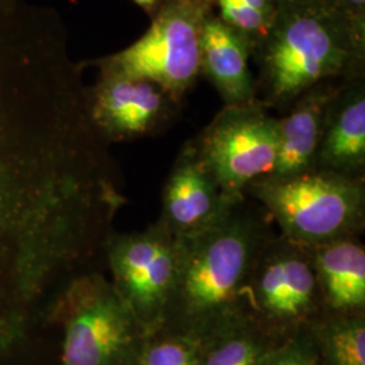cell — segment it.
<instances>
[{"mask_svg": "<svg viewBox=\"0 0 365 365\" xmlns=\"http://www.w3.org/2000/svg\"><path fill=\"white\" fill-rule=\"evenodd\" d=\"M252 58L257 101L283 113L319 83L365 75V53L322 0L279 1L274 25Z\"/></svg>", "mask_w": 365, "mask_h": 365, "instance_id": "obj_3", "label": "cell"}, {"mask_svg": "<svg viewBox=\"0 0 365 365\" xmlns=\"http://www.w3.org/2000/svg\"><path fill=\"white\" fill-rule=\"evenodd\" d=\"M227 26L250 41L255 49L267 37L277 14V0H211Z\"/></svg>", "mask_w": 365, "mask_h": 365, "instance_id": "obj_18", "label": "cell"}, {"mask_svg": "<svg viewBox=\"0 0 365 365\" xmlns=\"http://www.w3.org/2000/svg\"><path fill=\"white\" fill-rule=\"evenodd\" d=\"M267 220L244 199L209 229L179 238V268L164 330L202 341L244 312L255 262L271 238Z\"/></svg>", "mask_w": 365, "mask_h": 365, "instance_id": "obj_2", "label": "cell"}, {"mask_svg": "<svg viewBox=\"0 0 365 365\" xmlns=\"http://www.w3.org/2000/svg\"><path fill=\"white\" fill-rule=\"evenodd\" d=\"M279 118L256 101L225 106L194 143L222 194L240 200L252 184L274 173Z\"/></svg>", "mask_w": 365, "mask_h": 365, "instance_id": "obj_8", "label": "cell"}, {"mask_svg": "<svg viewBox=\"0 0 365 365\" xmlns=\"http://www.w3.org/2000/svg\"><path fill=\"white\" fill-rule=\"evenodd\" d=\"M140 365H200V344L190 336L161 329L145 337Z\"/></svg>", "mask_w": 365, "mask_h": 365, "instance_id": "obj_19", "label": "cell"}, {"mask_svg": "<svg viewBox=\"0 0 365 365\" xmlns=\"http://www.w3.org/2000/svg\"><path fill=\"white\" fill-rule=\"evenodd\" d=\"M314 170L364 179L365 75L346 78L327 107Z\"/></svg>", "mask_w": 365, "mask_h": 365, "instance_id": "obj_12", "label": "cell"}, {"mask_svg": "<svg viewBox=\"0 0 365 365\" xmlns=\"http://www.w3.org/2000/svg\"><path fill=\"white\" fill-rule=\"evenodd\" d=\"M267 218L289 242L313 249L359 237L364 227V179L312 170L289 178H265L252 184Z\"/></svg>", "mask_w": 365, "mask_h": 365, "instance_id": "obj_4", "label": "cell"}, {"mask_svg": "<svg viewBox=\"0 0 365 365\" xmlns=\"http://www.w3.org/2000/svg\"><path fill=\"white\" fill-rule=\"evenodd\" d=\"M54 327L61 333L58 365H140L146 334L99 269L66 286Z\"/></svg>", "mask_w": 365, "mask_h": 365, "instance_id": "obj_5", "label": "cell"}, {"mask_svg": "<svg viewBox=\"0 0 365 365\" xmlns=\"http://www.w3.org/2000/svg\"><path fill=\"white\" fill-rule=\"evenodd\" d=\"M349 27L357 48L365 53V0H322Z\"/></svg>", "mask_w": 365, "mask_h": 365, "instance_id": "obj_21", "label": "cell"}, {"mask_svg": "<svg viewBox=\"0 0 365 365\" xmlns=\"http://www.w3.org/2000/svg\"><path fill=\"white\" fill-rule=\"evenodd\" d=\"M182 102L152 80L99 71L86 87V111L105 144L135 141L164 131L180 113Z\"/></svg>", "mask_w": 365, "mask_h": 365, "instance_id": "obj_10", "label": "cell"}, {"mask_svg": "<svg viewBox=\"0 0 365 365\" xmlns=\"http://www.w3.org/2000/svg\"><path fill=\"white\" fill-rule=\"evenodd\" d=\"M212 11L211 0H164L141 38L86 64L152 80L182 103L200 78L202 33Z\"/></svg>", "mask_w": 365, "mask_h": 365, "instance_id": "obj_6", "label": "cell"}, {"mask_svg": "<svg viewBox=\"0 0 365 365\" xmlns=\"http://www.w3.org/2000/svg\"><path fill=\"white\" fill-rule=\"evenodd\" d=\"M123 194L66 48L0 9V365L54 327L78 274L96 271Z\"/></svg>", "mask_w": 365, "mask_h": 365, "instance_id": "obj_1", "label": "cell"}, {"mask_svg": "<svg viewBox=\"0 0 365 365\" xmlns=\"http://www.w3.org/2000/svg\"><path fill=\"white\" fill-rule=\"evenodd\" d=\"M346 78L327 80L300 95L279 118L277 157L271 178L314 170L327 107Z\"/></svg>", "mask_w": 365, "mask_h": 365, "instance_id": "obj_14", "label": "cell"}, {"mask_svg": "<svg viewBox=\"0 0 365 365\" xmlns=\"http://www.w3.org/2000/svg\"><path fill=\"white\" fill-rule=\"evenodd\" d=\"M103 255L113 287L145 334L161 330L178 277L179 238L156 222L141 232H113Z\"/></svg>", "mask_w": 365, "mask_h": 365, "instance_id": "obj_9", "label": "cell"}, {"mask_svg": "<svg viewBox=\"0 0 365 365\" xmlns=\"http://www.w3.org/2000/svg\"><path fill=\"white\" fill-rule=\"evenodd\" d=\"M306 330L322 365H365V314H324Z\"/></svg>", "mask_w": 365, "mask_h": 365, "instance_id": "obj_17", "label": "cell"}, {"mask_svg": "<svg viewBox=\"0 0 365 365\" xmlns=\"http://www.w3.org/2000/svg\"><path fill=\"white\" fill-rule=\"evenodd\" d=\"M325 314H365V248L359 237L310 249Z\"/></svg>", "mask_w": 365, "mask_h": 365, "instance_id": "obj_15", "label": "cell"}, {"mask_svg": "<svg viewBox=\"0 0 365 365\" xmlns=\"http://www.w3.org/2000/svg\"><path fill=\"white\" fill-rule=\"evenodd\" d=\"M253 48L245 36L222 22L215 10L206 18L200 42V76L209 80L225 106L257 101L256 78L250 71Z\"/></svg>", "mask_w": 365, "mask_h": 365, "instance_id": "obj_13", "label": "cell"}, {"mask_svg": "<svg viewBox=\"0 0 365 365\" xmlns=\"http://www.w3.org/2000/svg\"><path fill=\"white\" fill-rule=\"evenodd\" d=\"M131 1H134L141 10H144L145 13L152 18L164 0H131Z\"/></svg>", "mask_w": 365, "mask_h": 365, "instance_id": "obj_22", "label": "cell"}, {"mask_svg": "<svg viewBox=\"0 0 365 365\" xmlns=\"http://www.w3.org/2000/svg\"><path fill=\"white\" fill-rule=\"evenodd\" d=\"M277 1H310V0H277Z\"/></svg>", "mask_w": 365, "mask_h": 365, "instance_id": "obj_23", "label": "cell"}, {"mask_svg": "<svg viewBox=\"0 0 365 365\" xmlns=\"http://www.w3.org/2000/svg\"><path fill=\"white\" fill-rule=\"evenodd\" d=\"M244 312L279 339L322 317L324 300L310 249L271 235L249 277Z\"/></svg>", "mask_w": 365, "mask_h": 365, "instance_id": "obj_7", "label": "cell"}, {"mask_svg": "<svg viewBox=\"0 0 365 365\" xmlns=\"http://www.w3.org/2000/svg\"><path fill=\"white\" fill-rule=\"evenodd\" d=\"M279 341L245 314L199 341L200 365H260Z\"/></svg>", "mask_w": 365, "mask_h": 365, "instance_id": "obj_16", "label": "cell"}, {"mask_svg": "<svg viewBox=\"0 0 365 365\" xmlns=\"http://www.w3.org/2000/svg\"><path fill=\"white\" fill-rule=\"evenodd\" d=\"M235 202L222 194L191 140L180 149L168 175L158 222L178 238L191 237L220 221Z\"/></svg>", "mask_w": 365, "mask_h": 365, "instance_id": "obj_11", "label": "cell"}, {"mask_svg": "<svg viewBox=\"0 0 365 365\" xmlns=\"http://www.w3.org/2000/svg\"><path fill=\"white\" fill-rule=\"evenodd\" d=\"M260 365H322L309 331L300 330L280 339Z\"/></svg>", "mask_w": 365, "mask_h": 365, "instance_id": "obj_20", "label": "cell"}]
</instances>
